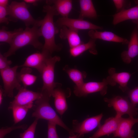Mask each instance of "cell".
<instances>
[{"label":"cell","mask_w":138,"mask_h":138,"mask_svg":"<svg viewBox=\"0 0 138 138\" xmlns=\"http://www.w3.org/2000/svg\"><path fill=\"white\" fill-rule=\"evenodd\" d=\"M43 11L46 14L43 19L40 20L41 32L45 41L42 50L52 55L55 52L61 51L63 47L62 44H56L55 41V36L60 30L55 25L53 17L59 14L53 5H44Z\"/></svg>","instance_id":"cell-1"},{"label":"cell","mask_w":138,"mask_h":138,"mask_svg":"<svg viewBox=\"0 0 138 138\" xmlns=\"http://www.w3.org/2000/svg\"><path fill=\"white\" fill-rule=\"evenodd\" d=\"M41 36L40 25H34L31 28L26 27L14 38L10 45L9 49L3 55L7 57L15 54L19 49L29 45L42 50L43 45L39 40V37Z\"/></svg>","instance_id":"cell-2"},{"label":"cell","mask_w":138,"mask_h":138,"mask_svg":"<svg viewBox=\"0 0 138 138\" xmlns=\"http://www.w3.org/2000/svg\"><path fill=\"white\" fill-rule=\"evenodd\" d=\"M41 92V97L36 101L34 111L32 117L35 119H43L53 122L61 127L71 134V129L65 124L50 105L49 101L51 97L46 93Z\"/></svg>","instance_id":"cell-3"},{"label":"cell","mask_w":138,"mask_h":138,"mask_svg":"<svg viewBox=\"0 0 138 138\" xmlns=\"http://www.w3.org/2000/svg\"><path fill=\"white\" fill-rule=\"evenodd\" d=\"M27 5L25 2L13 1L7 7L9 21H22L26 27L31 25H40V20H37L32 16L29 11Z\"/></svg>","instance_id":"cell-4"},{"label":"cell","mask_w":138,"mask_h":138,"mask_svg":"<svg viewBox=\"0 0 138 138\" xmlns=\"http://www.w3.org/2000/svg\"><path fill=\"white\" fill-rule=\"evenodd\" d=\"M60 60V57L57 56L49 57L46 59L40 73L43 82L41 91L46 93L50 97L54 90L61 85V84L56 83L54 81L55 64Z\"/></svg>","instance_id":"cell-5"},{"label":"cell","mask_w":138,"mask_h":138,"mask_svg":"<svg viewBox=\"0 0 138 138\" xmlns=\"http://www.w3.org/2000/svg\"><path fill=\"white\" fill-rule=\"evenodd\" d=\"M19 66L16 65L0 70L3 84L4 96L12 98L15 89L18 90L22 87L17 77V70Z\"/></svg>","instance_id":"cell-6"},{"label":"cell","mask_w":138,"mask_h":138,"mask_svg":"<svg viewBox=\"0 0 138 138\" xmlns=\"http://www.w3.org/2000/svg\"><path fill=\"white\" fill-rule=\"evenodd\" d=\"M104 101L108 103V107H112L116 112V115L121 117L127 114L133 117L137 114L138 108L128 100V98L117 96L111 98H105Z\"/></svg>","instance_id":"cell-7"},{"label":"cell","mask_w":138,"mask_h":138,"mask_svg":"<svg viewBox=\"0 0 138 138\" xmlns=\"http://www.w3.org/2000/svg\"><path fill=\"white\" fill-rule=\"evenodd\" d=\"M108 85L106 78L101 82H84L79 86H75L74 93L79 97H85L89 94L96 92H99L103 96L107 93Z\"/></svg>","instance_id":"cell-8"},{"label":"cell","mask_w":138,"mask_h":138,"mask_svg":"<svg viewBox=\"0 0 138 138\" xmlns=\"http://www.w3.org/2000/svg\"><path fill=\"white\" fill-rule=\"evenodd\" d=\"M103 116L102 113L96 116L87 118L81 122L76 120H73V128L71 129L72 134H79L84 135L85 134L92 131L101 125V120Z\"/></svg>","instance_id":"cell-9"},{"label":"cell","mask_w":138,"mask_h":138,"mask_svg":"<svg viewBox=\"0 0 138 138\" xmlns=\"http://www.w3.org/2000/svg\"><path fill=\"white\" fill-rule=\"evenodd\" d=\"M42 95L41 92L34 91L22 87L18 90L14 100L10 103L8 109L10 110L16 106H29L32 107L33 102L40 98Z\"/></svg>","instance_id":"cell-10"},{"label":"cell","mask_w":138,"mask_h":138,"mask_svg":"<svg viewBox=\"0 0 138 138\" xmlns=\"http://www.w3.org/2000/svg\"><path fill=\"white\" fill-rule=\"evenodd\" d=\"M55 25L58 28L65 26L68 28L78 31L80 30H89L103 29V27L96 25L84 19L78 18L73 19L68 17L59 18L56 21Z\"/></svg>","instance_id":"cell-11"},{"label":"cell","mask_w":138,"mask_h":138,"mask_svg":"<svg viewBox=\"0 0 138 138\" xmlns=\"http://www.w3.org/2000/svg\"><path fill=\"white\" fill-rule=\"evenodd\" d=\"M108 72L109 75L106 79L108 85L114 86L118 84L122 91H128L129 89L127 84L131 75V74L126 72H116V69L113 67L109 68Z\"/></svg>","instance_id":"cell-12"},{"label":"cell","mask_w":138,"mask_h":138,"mask_svg":"<svg viewBox=\"0 0 138 138\" xmlns=\"http://www.w3.org/2000/svg\"><path fill=\"white\" fill-rule=\"evenodd\" d=\"M61 86H58L54 90L51 96L54 98V105L57 112L62 116L68 109L66 98L70 96L71 91L68 88H61Z\"/></svg>","instance_id":"cell-13"},{"label":"cell","mask_w":138,"mask_h":138,"mask_svg":"<svg viewBox=\"0 0 138 138\" xmlns=\"http://www.w3.org/2000/svg\"><path fill=\"white\" fill-rule=\"evenodd\" d=\"M138 123V118L129 117L121 118L118 128L113 134L114 137L119 138H134V131L132 129L133 125Z\"/></svg>","instance_id":"cell-14"},{"label":"cell","mask_w":138,"mask_h":138,"mask_svg":"<svg viewBox=\"0 0 138 138\" xmlns=\"http://www.w3.org/2000/svg\"><path fill=\"white\" fill-rule=\"evenodd\" d=\"M51 55L43 51L32 54L26 59L23 64L19 67H27L36 69L41 73L45 61Z\"/></svg>","instance_id":"cell-15"},{"label":"cell","mask_w":138,"mask_h":138,"mask_svg":"<svg viewBox=\"0 0 138 138\" xmlns=\"http://www.w3.org/2000/svg\"><path fill=\"white\" fill-rule=\"evenodd\" d=\"M121 117L116 115L114 117L107 119L104 124L99 126L97 130L89 138H99L103 136L113 134L118 128Z\"/></svg>","instance_id":"cell-16"},{"label":"cell","mask_w":138,"mask_h":138,"mask_svg":"<svg viewBox=\"0 0 138 138\" xmlns=\"http://www.w3.org/2000/svg\"><path fill=\"white\" fill-rule=\"evenodd\" d=\"M138 55V32L136 28L132 31L128 44V50L121 53V56L122 61L129 64L132 60Z\"/></svg>","instance_id":"cell-17"},{"label":"cell","mask_w":138,"mask_h":138,"mask_svg":"<svg viewBox=\"0 0 138 138\" xmlns=\"http://www.w3.org/2000/svg\"><path fill=\"white\" fill-rule=\"evenodd\" d=\"M88 34L90 38L120 43L122 44H128L129 42L128 39L121 37L110 31H100L97 30H92L89 31Z\"/></svg>","instance_id":"cell-18"},{"label":"cell","mask_w":138,"mask_h":138,"mask_svg":"<svg viewBox=\"0 0 138 138\" xmlns=\"http://www.w3.org/2000/svg\"><path fill=\"white\" fill-rule=\"evenodd\" d=\"M59 37L60 39L67 40L70 48L75 47L83 42L78 34V31L65 26L60 28Z\"/></svg>","instance_id":"cell-19"},{"label":"cell","mask_w":138,"mask_h":138,"mask_svg":"<svg viewBox=\"0 0 138 138\" xmlns=\"http://www.w3.org/2000/svg\"><path fill=\"white\" fill-rule=\"evenodd\" d=\"M112 16V24L114 25L128 20H138V5L123 10Z\"/></svg>","instance_id":"cell-20"},{"label":"cell","mask_w":138,"mask_h":138,"mask_svg":"<svg viewBox=\"0 0 138 138\" xmlns=\"http://www.w3.org/2000/svg\"><path fill=\"white\" fill-rule=\"evenodd\" d=\"M96 40L90 38L87 43H83L75 47L70 48V55L73 57H76L87 50H88L90 53L93 55L97 54L98 52L96 49L95 43Z\"/></svg>","instance_id":"cell-21"},{"label":"cell","mask_w":138,"mask_h":138,"mask_svg":"<svg viewBox=\"0 0 138 138\" xmlns=\"http://www.w3.org/2000/svg\"><path fill=\"white\" fill-rule=\"evenodd\" d=\"M46 2L47 4L54 5L59 14L62 17H68L72 8L71 0H49Z\"/></svg>","instance_id":"cell-22"},{"label":"cell","mask_w":138,"mask_h":138,"mask_svg":"<svg viewBox=\"0 0 138 138\" xmlns=\"http://www.w3.org/2000/svg\"><path fill=\"white\" fill-rule=\"evenodd\" d=\"M80 11L79 18L84 19V18L96 19L97 17L96 11L92 1L91 0L79 1Z\"/></svg>","instance_id":"cell-23"},{"label":"cell","mask_w":138,"mask_h":138,"mask_svg":"<svg viewBox=\"0 0 138 138\" xmlns=\"http://www.w3.org/2000/svg\"><path fill=\"white\" fill-rule=\"evenodd\" d=\"M32 71L30 68L23 67L19 72H17L18 79L24 88L33 84L37 79L36 76L31 74Z\"/></svg>","instance_id":"cell-24"},{"label":"cell","mask_w":138,"mask_h":138,"mask_svg":"<svg viewBox=\"0 0 138 138\" xmlns=\"http://www.w3.org/2000/svg\"><path fill=\"white\" fill-rule=\"evenodd\" d=\"M63 70L66 73L76 86H79L84 82V79L87 75L85 72L81 71L76 68H70L67 65L63 68Z\"/></svg>","instance_id":"cell-25"},{"label":"cell","mask_w":138,"mask_h":138,"mask_svg":"<svg viewBox=\"0 0 138 138\" xmlns=\"http://www.w3.org/2000/svg\"><path fill=\"white\" fill-rule=\"evenodd\" d=\"M7 28L2 26L0 30V41L11 44L14 38L24 30L22 28L15 29L12 31L7 30Z\"/></svg>","instance_id":"cell-26"},{"label":"cell","mask_w":138,"mask_h":138,"mask_svg":"<svg viewBox=\"0 0 138 138\" xmlns=\"http://www.w3.org/2000/svg\"><path fill=\"white\" fill-rule=\"evenodd\" d=\"M32 107L29 106H16L10 109L13 112L15 124L22 121L25 117L29 110Z\"/></svg>","instance_id":"cell-27"},{"label":"cell","mask_w":138,"mask_h":138,"mask_svg":"<svg viewBox=\"0 0 138 138\" xmlns=\"http://www.w3.org/2000/svg\"><path fill=\"white\" fill-rule=\"evenodd\" d=\"M38 120L35 119L28 128L23 132L20 134V138H35V134Z\"/></svg>","instance_id":"cell-28"},{"label":"cell","mask_w":138,"mask_h":138,"mask_svg":"<svg viewBox=\"0 0 138 138\" xmlns=\"http://www.w3.org/2000/svg\"><path fill=\"white\" fill-rule=\"evenodd\" d=\"M27 127V125L24 124L17 126L2 128L0 130V138H4L6 134L14 130L18 129L24 130L26 129Z\"/></svg>","instance_id":"cell-29"},{"label":"cell","mask_w":138,"mask_h":138,"mask_svg":"<svg viewBox=\"0 0 138 138\" xmlns=\"http://www.w3.org/2000/svg\"><path fill=\"white\" fill-rule=\"evenodd\" d=\"M117 9V13L123 10L128 9L130 6V3L127 1L123 0H113Z\"/></svg>","instance_id":"cell-30"},{"label":"cell","mask_w":138,"mask_h":138,"mask_svg":"<svg viewBox=\"0 0 138 138\" xmlns=\"http://www.w3.org/2000/svg\"><path fill=\"white\" fill-rule=\"evenodd\" d=\"M55 123L50 121L48 122V138H59L58 135Z\"/></svg>","instance_id":"cell-31"},{"label":"cell","mask_w":138,"mask_h":138,"mask_svg":"<svg viewBox=\"0 0 138 138\" xmlns=\"http://www.w3.org/2000/svg\"><path fill=\"white\" fill-rule=\"evenodd\" d=\"M128 97L131 103L136 106L138 104V86L128 91Z\"/></svg>","instance_id":"cell-32"},{"label":"cell","mask_w":138,"mask_h":138,"mask_svg":"<svg viewBox=\"0 0 138 138\" xmlns=\"http://www.w3.org/2000/svg\"><path fill=\"white\" fill-rule=\"evenodd\" d=\"M7 7L0 6V23L8 24L9 22V19L7 16L8 13Z\"/></svg>","instance_id":"cell-33"},{"label":"cell","mask_w":138,"mask_h":138,"mask_svg":"<svg viewBox=\"0 0 138 138\" xmlns=\"http://www.w3.org/2000/svg\"><path fill=\"white\" fill-rule=\"evenodd\" d=\"M12 62L7 59V57L0 54V70H3L10 67Z\"/></svg>","instance_id":"cell-34"},{"label":"cell","mask_w":138,"mask_h":138,"mask_svg":"<svg viewBox=\"0 0 138 138\" xmlns=\"http://www.w3.org/2000/svg\"><path fill=\"white\" fill-rule=\"evenodd\" d=\"M8 2V0H0V6L3 7H7L9 5Z\"/></svg>","instance_id":"cell-35"},{"label":"cell","mask_w":138,"mask_h":138,"mask_svg":"<svg viewBox=\"0 0 138 138\" xmlns=\"http://www.w3.org/2000/svg\"><path fill=\"white\" fill-rule=\"evenodd\" d=\"M4 96V91L3 88L1 86L0 87V105H1L2 103L3 97Z\"/></svg>","instance_id":"cell-36"},{"label":"cell","mask_w":138,"mask_h":138,"mask_svg":"<svg viewBox=\"0 0 138 138\" xmlns=\"http://www.w3.org/2000/svg\"><path fill=\"white\" fill-rule=\"evenodd\" d=\"M84 135H81L79 134H74L72 135H70L68 138H82Z\"/></svg>","instance_id":"cell-37"},{"label":"cell","mask_w":138,"mask_h":138,"mask_svg":"<svg viewBox=\"0 0 138 138\" xmlns=\"http://www.w3.org/2000/svg\"><path fill=\"white\" fill-rule=\"evenodd\" d=\"M24 1L26 3L32 4H36L38 1V0H24Z\"/></svg>","instance_id":"cell-38"},{"label":"cell","mask_w":138,"mask_h":138,"mask_svg":"<svg viewBox=\"0 0 138 138\" xmlns=\"http://www.w3.org/2000/svg\"><path fill=\"white\" fill-rule=\"evenodd\" d=\"M132 21L133 22L136 24L137 28L138 29V20H133Z\"/></svg>","instance_id":"cell-39"}]
</instances>
